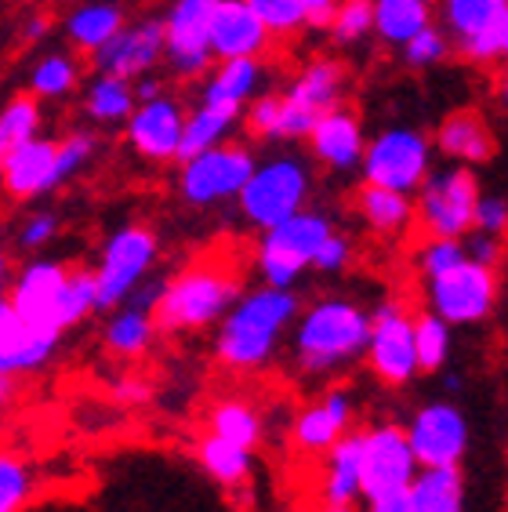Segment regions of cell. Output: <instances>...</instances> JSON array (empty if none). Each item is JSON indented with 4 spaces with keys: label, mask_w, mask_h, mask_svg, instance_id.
Returning a JSON list of instances; mask_svg holds the SVG:
<instances>
[{
    "label": "cell",
    "mask_w": 508,
    "mask_h": 512,
    "mask_svg": "<svg viewBox=\"0 0 508 512\" xmlns=\"http://www.w3.org/2000/svg\"><path fill=\"white\" fill-rule=\"evenodd\" d=\"M302 313L291 287L262 284L240 295L218 320L215 353L229 371H258L276 356L280 338Z\"/></svg>",
    "instance_id": "1"
},
{
    "label": "cell",
    "mask_w": 508,
    "mask_h": 512,
    "mask_svg": "<svg viewBox=\"0 0 508 512\" xmlns=\"http://www.w3.org/2000/svg\"><path fill=\"white\" fill-rule=\"evenodd\" d=\"M371 313L352 298H320L294 316L291 356L305 375H331L367 353Z\"/></svg>",
    "instance_id": "2"
},
{
    "label": "cell",
    "mask_w": 508,
    "mask_h": 512,
    "mask_svg": "<svg viewBox=\"0 0 508 512\" xmlns=\"http://www.w3.org/2000/svg\"><path fill=\"white\" fill-rule=\"evenodd\" d=\"M240 298V273L229 258L211 255L182 269L178 276L164 280V291L157 298L153 320L157 331L167 335H186V331H204L218 324L225 309Z\"/></svg>",
    "instance_id": "3"
},
{
    "label": "cell",
    "mask_w": 508,
    "mask_h": 512,
    "mask_svg": "<svg viewBox=\"0 0 508 512\" xmlns=\"http://www.w3.org/2000/svg\"><path fill=\"white\" fill-rule=\"evenodd\" d=\"M479 178L469 164L447 160L443 168H432L414 189V229L421 237H454L461 240L476 222Z\"/></svg>",
    "instance_id": "4"
},
{
    "label": "cell",
    "mask_w": 508,
    "mask_h": 512,
    "mask_svg": "<svg viewBox=\"0 0 508 512\" xmlns=\"http://www.w3.org/2000/svg\"><path fill=\"white\" fill-rule=\"evenodd\" d=\"M334 233V222L323 211H294L291 218L262 229L254 266L262 273L265 284L294 287L302 280L305 269H313V258L320 244Z\"/></svg>",
    "instance_id": "5"
},
{
    "label": "cell",
    "mask_w": 508,
    "mask_h": 512,
    "mask_svg": "<svg viewBox=\"0 0 508 512\" xmlns=\"http://www.w3.org/2000/svg\"><path fill=\"white\" fill-rule=\"evenodd\" d=\"M309 189H313L309 164L294 153H284V157H269L262 164H254L236 204L254 229H269L291 218L294 211H302L305 200H309Z\"/></svg>",
    "instance_id": "6"
},
{
    "label": "cell",
    "mask_w": 508,
    "mask_h": 512,
    "mask_svg": "<svg viewBox=\"0 0 508 512\" xmlns=\"http://www.w3.org/2000/svg\"><path fill=\"white\" fill-rule=\"evenodd\" d=\"M345 88H349V73L331 55H316L305 62L280 91V120H276V142H298L313 131L316 120L327 109L342 106Z\"/></svg>",
    "instance_id": "7"
},
{
    "label": "cell",
    "mask_w": 508,
    "mask_h": 512,
    "mask_svg": "<svg viewBox=\"0 0 508 512\" xmlns=\"http://www.w3.org/2000/svg\"><path fill=\"white\" fill-rule=\"evenodd\" d=\"M160 255V240L149 226H120L113 237L102 244V255H98L95 273V291H98V313H109V309L124 306L131 291H135L153 266H157Z\"/></svg>",
    "instance_id": "8"
},
{
    "label": "cell",
    "mask_w": 508,
    "mask_h": 512,
    "mask_svg": "<svg viewBox=\"0 0 508 512\" xmlns=\"http://www.w3.org/2000/svg\"><path fill=\"white\" fill-rule=\"evenodd\" d=\"M432 157H436V146L418 128H385L363 149V182L400 189V193H411L414 197V189L432 171Z\"/></svg>",
    "instance_id": "9"
},
{
    "label": "cell",
    "mask_w": 508,
    "mask_h": 512,
    "mask_svg": "<svg viewBox=\"0 0 508 512\" xmlns=\"http://www.w3.org/2000/svg\"><path fill=\"white\" fill-rule=\"evenodd\" d=\"M178 193L193 207H215L222 200H236L254 171V153L244 142H218V146L178 160Z\"/></svg>",
    "instance_id": "10"
},
{
    "label": "cell",
    "mask_w": 508,
    "mask_h": 512,
    "mask_svg": "<svg viewBox=\"0 0 508 512\" xmlns=\"http://www.w3.org/2000/svg\"><path fill=\"white\" fill-rule=\"evenodd\" d=\"M425 302H429V313L443 316L450 327L479 324L498 302V273L483 262L461 258L458 266L425 276Z\"/></svg>",
    "instance_id": "11"
},
{
    "label": "cell",
    "mask_w": 508,
    "mask_h": 512,
    "mask_svg": "<svg viewBox=\"0 0 508 512\" xmlns=\"http://www.w3.org/2000/svg\"><path fill=\"white\" fill-rule=\"evenodd\" d=\"M418 469L421 465L411 451L407 429H400V425H374V429L360 433V498L374 502V498L407 491L414 476H418Z\"/></svg>",
    "instance_id": "12"
},
{
    "label": "cell",
    "mask_w": 508,
    "mask_h": 512,
    "mask_svg": "<svg viewBox=\"0 0 508 512\" xmlns=\"http://www.w3.org/2000/svg\"><path fill=\"white\" fill-rule=\"evenodd\" d=\"M218 0H171L164 15V62L178 80H200L211 69V15Z\"/></svg>",
    "instance_id": "13"
},
{
    "label": "cell",
    "mask_w": 508,
    "mask_h": 512,
    "mask_svg": "<svg viewBox=\"0 0 508 512\" xmlns=\"http://www.w3.org/2000/svg\"><path fill=\"white\" fill-rule=\"evenodd\" d=\"M440 26L450 44L476 66L501 62V33L508 19V0H440Z\"/></svg>",
    "instance_id": "14"
},
{
    "label": "cell",
    "mask_w": 508,
    "mask_h": 512,
    "mask_svg": "<svg viewBox=\"0 0 508 512\" xmlns=\"http://www.w3.org/2000/svg\"><path fill=\"white\" fill-rule=\"evenodd\" d=\"M363 356L371 364V375L385 385H407L421 371L414 349V313L403 302H381L371 313V338Z\"/></svg>",
    "instance_id": "15"
},
{
    "label": "cell",
    "mask_w": 508,
    "mask_h": 512,
    "mask_svg": "<svg viewBox=\"0 0 508 512\" xmlns=\"http://www.w3.org/2000/svg\"><path fill=\"white\" fill-rule=\"evenodd\" d=\"M186 113L189 109L175 95H167V91L157 95V99L138 102L131 109V117L124 120L127 146L135 149L142 160H149V164L178 160L182 131H186Z\"/></svg>",
    "instance_id": "16"
},
{
    "label": "cell",
    "mask_w": 508,
    "mask_h": 512,
    "mask_svg": "<svg viewBox=\"0 0 508 512\" xmlns=\"http://www.w3.org/2000/svg\"><path fill=\"white\" fill-rule=\"evenodd\" d=\"M407 440L421 469L461 465L469 447V422L454 404H425L407 425Z\"/></svg>",
    "instance_id": "17"
},
{
    "label": "cell",
    "mask_w": 508,
    "mask_h": 512,
    "mask_svg": "<svg viewBox=\"0 0 508 512\" xmlns=\"http://www.w3.org/2000/svg\"><path fill=\"white\" fill-rule=\"evenodd\" d=\"M69 266L59 258H33L15 273L8 287L11 306L19 309V316L37 331H55L62 335L59 327V302H62V287H66Z\"/></svg>",
    "instance_id": "18"
},
{
    "label": "cell",
    "mask_w": 508,
    "mask_h": 512,
    "mask_svg": "<svg viewBox=\"0 0 508 512\" xmlns=\"http://www.w3.org/2000/svg\"><path fill=\"white\" fill-rule=\"evenodd\" d=\"M98 73H117L135 80L164 62V19L124 22L102 48L91 55Z\"/></svg>",
    "instance_id": "19"
},
{
    "label": "cell",
    "mask_w": 508,
    "mask_h": 512,
    "mask_svg": "<svg viewBox=\"0 0 508 512\" xmlns=\"http://www.w3.org/2000/svg\"><path fill=\"white\" fill-rule=\"evenodd\" d=\"M273 51V33L254 15L251 0H218L211 15V55L225 59H265Z\"/></svg>",
    "instance_id": "20"
},
{
    "label": "cell",
    "mask_w": 508,
    "mask_h": 512,
    "mask_svg": "<svg viewBox=\"0 0 508 512\" xmlns=\"http://www.w3.org/2000/svg\"><path fill=\"white\" fill-rule=\"evenodd\" d=\"M55 153H59V138H26L19 146L4 149V175L0 189L11 200H37L59 189L55 178Z\"/></svg>",
    "instance_id": "21"
},
{
    "label": "cell",
    "mask_w": 508,
    "mask_h": 512,
    "mask_svg": "<svg viewBox=\"0 0 508 512\" xmlns=\"http://www.w3.org/2000/svg\"><path fill=\"white\" fill-rule=\"evenodd\" d=\"M313 160H320L323 168L331 171H352L360 168L363 149H367V135H363V120L352 106H334L327 109L313 124V131L305 135Z\"/></svg>",
    "instance_id": "22"
},
{
    "label": "cell",
    "mask_w": 508,
    "mask_h": 512,
    "mask_svg": "<svg viewBox=\"0 0 508 512\" xmlns=\"http://www.w3.org/2000/svg\"><path fill=\"white\" fill-rule=\"evenodd\" d=\"M352 422V400L345 389H331L320 404H309L294 418V444L305 454H327Z\"/></svg>",
    "instance_id": "23"
},
{
    "label": "cell",
    "mask_w": 508,
    "mask_h": 512,
    "mask_svg": "<svg viewBox=\"0 0 508 512\" xmlns=\"http://www.w3.org/2000/svg\"><path fill=\"white\" fill-rule=\"evenodd\" d=\"M436 153H443L454 164H483L494 157V131L476 109H458L450 117L440 120V128L432 135Z\"/></svg>",
    "instance_id": "24"
},
{
    "label": "cell",
    "mask_w": 508,
    "mask_h": 512,
    "mask_svg": "<svg viewBox=\"0 0 508 512\" xmlns=\"http://www.w3.org/2000/svg\"><path fill=\"white\" fill-rule=\"evenodd\" d=\"M356 215L378 237H407L414 229V197L411 193H400V189L363 182L356 189Z\"/></svg>",
    "instance_id": "25"
},
{
    "label": "cell",
    "mask_w": 508,
    "mask_h": 512,
    "mask_svg": "<svg viewBox=\"0 0 508 512\" xmlns=\"http://www.w3.org/2000/svg\"><path fill=\"white\" fill-rule=\"evenodd\" d=\"M262 80H265V62L262 59H225V62H218L215 69H207L204 73L200 99L244 109L247 102L262 91Z\"/></svg>",
    "instance_id": "26"
},
{
    "label": "cell",
    "mask_w": 508,
    "mask_h": 512,
    "mask_svg": "<svg viewBox=\"0 0 508 512\" xmlns=\"http://www.w3.org/2000/svg\"><path fill=\"white\" fill-rule=\"evenodd\" d=\"M124 8L117 0H84L66 15V40L80 55H95L124 26Z\"/></svg>",
    "instance_id": "27"
},
{
    "label": "cell",
    "mask_w": 508,
    "mask_h": 512,
    "mask_svg": "<svg viewBox=\"0 0 508 512\" xmlns=\"http://www.w3.org/2000/svg\"><path fill=\"white\" fill-rule=\"evenodd\" d=\"M240 117L244 109L222 106V102H196L186 113V131H182V149H178V160L196 157L204 149L218 146V142H229L233 131L240 128Z\"/></svg>",
    "instance_id": "28"
},
{
    "label": "cell",
    "mask_w": 508,
    "mask_h": 512,
    "mask_svg": "<svg viewBox=\"0 0 508 512\" xmlns=\"http://www.w3.org/2000/svg\"><path fill=\"white\" fill-rule=\"evenodd\" d=\"M374 8V37L385 48H403L411 37H418L425 26L436 22L432 0H371Z\"/></svg>",
    "instance_id": "29"
},
{
    "label": "cell",
    "mask_w": 508,
    "mask_h": 512,
    "mask_svg": "<svg viewBox=\"0 0 508 512\" xmlns=\"http://www.w3.org/2000/svg\"><path fill=\"white\" fill-rule=\"evenodd\" d=\"M138 106L135 84L117 73H98L84 88V113L95 120L98 128H124V120L131 117V109Z\"/></svg>",
    "instance_id": "30"
},
{
    "label": "cell",
    "mask_w": 508,
    "mask_h": 512,
    "mask_svg": "<svg viewBox=\"0 0 508 512\" xmlns=\"http://www.w3.org/2000/svg\"><path fill=\"white\" fill-rule=\"evenodd\" d=\"M363 473H360V436L345 433L323 458V502L327 505H352L360 498Z\"/></svg>",
    "instance_id": "31"
},
{
    "label": "cell",
    "mask_w": 508,
    "mask_h": 512,
    "mask_svg": "<svg viewBox=\"0 0 508 512\" xmlns=\"http://www.w3.org/2000/svg\"><path fill=\"white\" fill-rule=\"evenodd\" d=\"M109 320H106V331H102V342H106V349L113 356H124V360H135V356H142L153 345V335H157V320H153V313L142 306H131V302H124V306L109 309Z\"/></svg>",
    "instance_id": "32"
},
{
    "label": "cell",
    "mask_w": 508,
    "mask_h": 512,
    "mask_svg": "<svg viewBox=\"0 0 508 512\" xmlns=\"http://www.w3.org/2000/svg\"><path fill=\"white\" fill-rule=\"evenodd\" d=\"M407 494H411L414 512H465V480L458 465L418 469Z\"/></svg>",
    "instance_id": "33"
},
{
    "label": "cell",
    "mask_w": 508,
    "mask_h": 512,
    "mask_svg": "<svg viewBox=\"0 0 508 512\" xmlns=\"http://www.w3.org/2000/svg\"><path fill=\"white\" fill-rule=\"evenodd\" d=\"M80 84V62L73 51H48L40 55L30 69V95L40 102H62L69 99Z\"/></svg>",
    "instance_id": "34"
},
{
    "label": "cell",
    "mask_w": 508,
    "mask_h": 512,
    "mask_svg": "<svg viewBox=\"0 0 508 512\" xmlns=\"http://www.w3.org/2000/svg\"><path fill=\"white\" fill-rule=\"evenodd\" d=\"M59 338L55 331H37L30 327V335H22L15 345L0 349V378H22L37 375L40 367L51 364V356L59 353Z\"/></svg>",
    "instance_id": "35"
},
{
    "label": "cell",
    "mask_w": 508,
    "mask_h": 512,
    "mask_svg": "<svg viewBox=\"0 0 508 512\" xmlns=\"http://www.w3.org/2000/svg\"><path fill=\"white\" fill-rule=\"evenodd\" d=\"M200 465L215 476L222 487H244L247 476H251V451L247 447H236L222 436L207 433L200 440Z\"/></svg>",
    "instance_id": "36"
},
{
    "label": "cell",
    "mask_w": 508,
    "mask_h": 512,
    "mask_svg": "<svg viewBox=\"0 0 508 512\" xmlns=\"http://www.w3.org/2000/svg\"><path fill=\"white\" fill-rule=\"evenodd\" d=\"M207 429L215 436H222V440H229V444L247 447V451L262 440V418H258V411H254L251 404H244V400H222V404L211 411Z\"/></svg>",
    "instance_id": "37"
},
{
    "label": "cell",
    "mask_w": 508,
    "mask_h": 512,
    "mask_svg": "<svg viewBox=\"0 0 508 512\" xmlns=\"http://www.w3.org/2000/svg\"><path fill=\"white\" fill-rule=\"evenodd\" d=\"M40 128H44V106L37 95H15L0 109V146L4 149L19 146L26 138H37Z\"/></svg>",
    "instance_id": "38"
},
{
    "label": "cell",
    "mask_w": 508,
    "mask_h": 512,
    "mask_svg": "<svg viewBox=\"0 0 508 512\" xmlns=\"http://www.w3.org/2000/svg\"><path fill=\"white\" fill-rule=\"evenodd\" d=\"M414 349L421 371H440L450 356V324L436 313H414Z\"/></svg>",
    "instance_id": "39"
},
{
    "label": "cell",
    "mask_w": 508,
    "mask_h": 512,
    "mask_svg": "<svg viewBox=\"0 0 508 512\" xmlns=\"http://www.w3.org/2000/svg\"><path fill=\"white\" fill-rule=\"evenodd\" d=\"M91 313H98V291H95V273L91 269H69L66 287H62L59 302V327L69 331L80 320H88Z\"/></svg>",
    "instance_id": "40"
},
{
    "label": "cell",
    "mask_w": 508,
    "mask_h": 512,
    "mask_svg": "<svg viewBox=\"0 0 508 512\" xmlns=\"http://www.w3.org/2000/svg\"><path fill=\"white\" fill-rule=\"evenodd\" d=\"M327 33H331L334 48H356V44H363L374 33L371 0H338V11H334Z\"/></svg>",
    "instance_id": "41"
},
{
    "label": "cell",
    "mask_w": 508,
    "mask_h": 512,
    "mask_svg": "<svg viewBox=\"0 0 508 512\" xmlns=\"http://www.w3.org/2000/svg\"><path fill=\"white\" fill-rule=\"evenodd\" d=\"M33 494V469L19 454L0 451V512H22Z\"/></svg>",
    "instance_id": "42"
},
{
    "label": "cell",
    "mask_w": 508,
    "mask_h": 512,
    "mask_svg": "<svg viewBox=\"0 0 508 512\" xmlns=\"http://www.w3.org/2000/svg\"><path fill=\"white\" fill-rule=\"evenodd\" d=\"M98 153V138L91 131H69L66 138H59V153H55V178H59V189L66 182L88 168Z\"/></svg>",
    "instance_id": "43"
},
{
    "label": "cell",
    "mask_w": 508,
    "mask_h": 512,
    "mask_svg": "<svg viewBox=\"0 0 508 512\" xmlns=\"http://www.w3.org/2000/svg\"><path fill=\"white\" fill-rule=\"evenodd\" d=\"M400 51H403V62H407L411 69H432V66H440V62L450 59L454 44H450L447 30L432 22V26H425L418 37L407 40Z\"/></svg>",
    "instance_id": "44"
},
{
    "label": "cell",
    "mask_w": 508,
    "mask_h": 512,
    "mask_svg": "<svg viewBox=\"0 0 508 512\" xmlns=\"http://www.w3.org/2000/svg\"><path fill=\"white\" fill-rule=\"evenodd\" d=\"M251 8L265 22V30L273 33V40H287L305 30V15L298 0H251Z\"/></svg>",
    "instance_id": "45"
},
{
    "label": "cell",
    "mask_w": 508,
    "mask_h": 512,
    "mask_svg": "<svg viewBox=\"0 0 508 512\" xmlns=\"http://www.w3.org/2000/svg\"><path fill=\"white\" fill-rule=\"evenodd\" d=\"M461 258H469L465 255V244L454 237H425L418 244V251H414V266H418L421 280L425 276H436L443 273V269L450 266H458Z\"/></svg>",
    "instance_id": "46"
},
{
    "label": "cell",
    "mask_w": 508,
    "mask_h": 512,
    "mask_svg": "<svg viewBox=\"0 0 508 512\" xmlns=\"http://www.w3.org/2000/svg\"><path fill=\"white\" fill-rule=\"evenodd\" d=\"M244 128L247 135L276 142V120H280V91H258L244 106Z\"/></svg>",
    "instance_id": "47"
},
{
    "label": "cell",
    "mask_w": 508,
    "mask_h": 512,
    "mask_svg": "<svg viewBox=\"0 0 508 512\" xmlns=\"http://www.w3.org/2000/svg\"><path fill=\"white\" fill-rule=\"evenodd\" d=\"M59 215L55 211H33L19 229V247L22 251H40V247H48L51 240L59 237Z\"/></svg>",
    "instance_id": "48"
},
{
    "label": "cell",
    "mask_w": 508,
    "mask_h": 512,
    "mask_svg": "<svg viewBox=\"0 0 508 512\" xmlns=\"http://www.w3.org/2000/svg\"><path fill=\"white\" fill-rule=\"evenodd\" d=\"M349 262H352V240L342 237V233H331L320 244V251H316L313 269H320V273H342V269H349Z\"/></svg>",
    "instance_id": "49"
},
{
    "label": "cell",
    "mask_w": 508,
    "mask_h": 512,
    "mask_svg": "<svg viewBox=\"0 0 508 512\" xmlns=\"http://www.w3.org/2000/svg\"><path fill=\"white\" fill-rule=\"evenodd\" d=\"M472 229L490 233V237H505L508 233V200L505 197H479Z\"/></svg>",
    "instance_id": "50"
},
{
    "label": "cell",
    "mask_w": 508,
    "mask_h": 512,
    "mask_svg": "<svg viewBox=\"0 0 508 512\" xmlns=\"http://www.w3.org/2000/svg\"><path fill=\"white\" fill-rule=\"evenodd\" d=\"M461 244H465V255H469L472 262H483V266L498 269V262H501V237H490V233L469 229V233L461 237Z\"/></svg>",
    "instance_id": "51"
},
{
    "label": "cell",
    "mask_w": 508,
    "mask_h": 512,
    "mask_svg": "<svg viewBox=\"0 0 508 512\" xmlns=\"http://www.w3.org/2000/svg\"><path fill=\"white\" fill-rule=\"evenodd\" d=\"M22 335H30V324L19 316V309L11 306L8 295H0V349L15 345Z\"/></svg>",
    "instance_id": "52"
},
{
    "label": "cell",
    "mask_w": 508,
    "mask_h": 512,
    "mask_svg": "<svg viewBox=\"0 0 508 512\" xmlns=\"http://www.w3.org/2000/svg\"><path fill=\"white\" fill-rule=\"evenodd\" d=\"M305 15V30H327L338 11V0H298Z\"/></svg>",
    "instance_id": "53"
},
{
    "label": "cell",
    "mask_w": 508,
    "mask_h": 512,
    "mask_svg": "<svg viewBox=\"0 0 508 512\" xmlns=\"http://www.w3.org/2000/svg\"><path fill=\"white\" fill-rule=\"evenodd\" d=\"M113 396H117L120 404H146V400H149V385L138 382V378H124V382L113 385Z\"/></svg>",
    "instance_id": "54"
},
{
    "label": "cell",
    "mask_w": 508,
    "mask_h": 512,
    "mask_svg": "<svg viewBox=\"0 0 508 512\" xmlns=\"http://www.w3.org/2000/svg\"><path fill=\"white\" fill-rule=\"evenodd\" d=\"M135 84V99L146 102V99H157V95H164V80L157 77V69L153 73H142V77L131 80Z\"/></svg>",
    "instance_id": "55"
},
{
    "label": "cell",
    "mask_w": 508,
    "mask_h": 512,
    "mask_svg": "<svg viewBox=\"0 0 508 512\" xmlns=\"http://www.w3.org/2000/svg\"><path fill=\"white\" fill-rule=\"evenodd\" d=\"M367 505H371V512H414L411 494L407 491L389 494V498H374V502H367Z\"/></svg>",
    "instance_id": "56"
},
{
    "label": "cell",
    "mask_w": 508,
    "mask_h": 512,
    "mask_svg": "<svg viewBox=\"0 0 508 512\" xmlns=\"http://www.w3.org/2000/svg\"><path fill=\"white\" fill-rule=\"evenodd\" d=\"M48 30H51L48 15H37V19L26 22V37H30V40H44V37H48Z\"/></svg>",
    "instance_id": "57"
},
{
    "label": "cell",
    "mask_w": 508,
    "mask_h": 512,
    "mask_svg": "<svg viewBox=\"0 0 508 512\" xmlns=\"http://www.w3.org/2000/svg\"><path fill=\"white\" fill-rule=\"evenodd\" d=\"M11 280H15V269H11V258L0 251V295H8Z\"/></svg>",
    "instance_id": "58"
},
{
    "label": "cell",
    "mask_w": 508,
    "mask_h": 512,
    "mask_svg": "<svg viewBox=\"0 0 508 512\" xmlns=\"http://www.w3.org/2000/svg\"><path fill=\"white\" fill-rule=\"evenodd\" d=\"M11 396H15V378H0V411L11 404Z\"/></svg>",
    "instance_id": "59"
},
{
    "label": "cell",
    "mask_w": 508,
    "mask_h": 512,
    "mask_svg": "<svg viewBox=\"0 0 508 512\" xmlns=\"http://www.w3.org/2000/svg\"><path fill=\"white\" fill-rule=\"evenodd\" d=\"M498 99H501V106L508 109V62H505V69H501V77H498Z\"/></svg>",
    "instance_id": "60"
},
{
    "label": "cell",
    "mask_w": 508,
    "mask_h": 512,
    "mask_svg": "<svg viewBox=\"0 0 508 512\" xmlns=\"http://www.w3.org/2000/svg\"><path fill=\"white\" fill-rule=\"evenodd\" d=\"M501 62H508V19H505V33H501Z\"/></svg>",
    "instance_id": "61"
},
{
    "label": "cell",
    "mask_w": 508,
    "mask_h": 512,
    "mask_svg": "<svg viewBox=\"0 0 508 512\" xmlns=\"http://www.w3.org/2000/svg\"><path fill=\"white\" fill-rule=\"evenodd\" d=\"M320 512H352L349 505H327V509H320Z\"/></svg>",
    "instance_id": "62"
},
{
    "label": "cell",
    "mask_w": 508,
    "mask_h": 512,
    "mask_svg": "<svg viewBox=\"0 0 508 512\" xmlns=\"http://www.w3.org/2000/svg\"><path fill=\"white\" fill-rule=\"evenodd\" d=\"M0 175H4V146H0Z\"/></svg>",
    "instance_id": "63"
},
{
    "label": "cell",
    "mask_w": 508,
    "mask_h": 512,
    "mask_svg": "<svg viewBox=\"0 0 508 512\" xmlns=\"http://www.w3.org/2000/svg\"><path fill=\"white\" fill-rule=\"evenodd\" d=\"M432 4H440V0H432Z\"/></svg>",
    "instance_id": "64"
}]
</instances>
